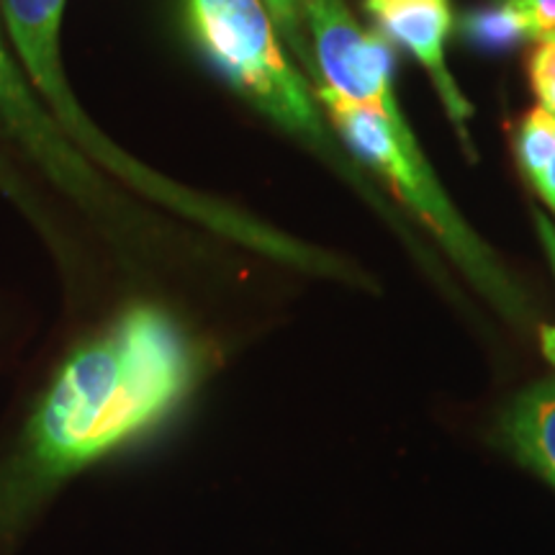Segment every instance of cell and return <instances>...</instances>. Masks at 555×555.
I'll list each match as a JSON object with an SVG mask.
<instances>
[{
    "label": "cell",
    "mask_w": 555,
    "mask_h": 555,
    "mask_svg": "<svg viewBox=\"0 0 555 555\" xmlns=\"http://www.w3.org/2000/svg\"><path fill=\"white\" fill-rule=\"evenodd\" d=\"M530 80L543 108L555 114V39L540 41L530 57Z\"/></svg>",
    "instance_id": "cell-10"
},
{
    "label": "cell",
    "mask_w": 555,
    "mask_h": 555,
    "mask_svg": "<svg viewBox=\"0 0 555 555\" xmlns=\"http://www.w3.org/2000/svg\"><path fill=\"white\" fill-rule=\"evenodd\" d=\"M189 26L214 65L291 131L324 137L309 86L275 39L262 0H185Z\"/></svg>",
    "instance_id": "cell-2"
},
{
    "label": "cell",
    "mask_w": 555,
    "mask_h": 555,
    "mask_svg": "<svg viewBox=\"0 0 555 555\" xmlns=\"http://www.w3.org/2000/svg\"><path fill=\"white\" fill-rule=\"evenodd\" d=\"M535 189L540 196L545 198V204L555 211V155L551 163H547V168L540 172V178L535 180Z\"/></svg>",
    "instance_id": "cell-13"
},
{
    "label": "cell",
    "mask_w": 555,
    "mask_h": 555,
    "mask_svg": "<svg viewBox=\"0 0 555 555\" xmlns=\"http://www.w3.org/2000/svg\"><path fill=\"white\" fill-rule=\"evenodd\" d=\"M191 356L157 309L139 307L106 339L82 347L60 373L31 427L34 455L67 470L114 448L183 393Z\"/></svg>",
    "instance_id": "cell-1"
},
{
    "label": "cell",
    "mask_w": 555,
    "mask_h": 555,
    "mask_svg": "<svg viewBox=\"0 0 555 555\" xmlns=\"http://www.w3.org/2000/svg\"><path fill=\"white\" fill-rule=\"evenodd\" d=\"M517 455L555 486V380L522 393L506 416Z\"/></svg>",
    "instance_id": "cell-7"
},
{
    "label": "cell",
    "mask_w": 555,
    "mask_h": 555,
    "mask_svg": "<svg viewBox=\"0 0 555 555\" xmlns=\"http://www.w3.org/2000/svg\"><path fill=\"white\" fill-rule=\"evenodd\" d=\"M3 170H5V168H3V159H0V178H3Z\"/></svg>",
    "instance_id": "cell-15"
},
{
    "label": "cell",
    "mask_w": 555,
    "mask_h": 555,
    "mask_svg": "<svg viewBox=\"0 0 555 555\" xmlns=\"http://www.w3.org/2000/svg\"><path fill=\"white\" fill-rule=\"evenodd\" d=\"M527 39H555V0H512Z\"/></svg>",
    "instance_id": "cell-12"
},
{
    "label": "cell",
    "mask_w": 555,
    "mask_h": 555,
    "mask_svg": "<svg viewBox=\"0 0 555 555\" xmlns=\"http://www.w3.org/2000/svg\"><path fill=\"white\" fill-rule=\"evenodd\" d=\"M517 155L525 172L535 183L555 155V114L543 106L527 114L517 134Z\"/></svg>",
    "instance_id": "cell-8"
},
{
    "label": "cell",
    "mask_w": 555,
    "mask_h": 555,
    "mask_svg": "<svg viewBox=\"0 0 555 555\" xmlns=\"http://www.w3.org/2000/svg\"><path fill=\"white\" fill-rule=\"evenodd\" d=\"M319 101L330 111L335 127L343 131L347 142L363 155L373 168L384 172L391 180L393 189L409 206L435 229L437 237L446 242L453 258L466 268V273L489 294L494 301L502 304L506 311L517 314L519 301L515 288L506 283L502 270L494 266L489 253L478 245V240L468 232L466 224L457 219L453 206L442 196L440 185L429 172L420 147H409L380 116L373 111L356 106L352 101L343 99L327 86H319Z\"/></svg>",
    "instance_id": "cell-3"
},
{
    "label": "cell",
    "mask_w": 555,
    "mask_h": 555,
    "mask_svg": "<svg viewBox=\"0 0 555 555\" xmlns=\"http://www.w3.org/2000/svg\"><path fill=\"white\" fill-rule=\"evenodd\" d=\"M309 18L314 41V67L322 86L335 90L356 106L373 111L401 137L416 147L401 111L393 101L391 69L393 50L380 34H367L347 13L343 0H298Z\"/></svg>",
    "instance_id": "cell-4"
},
{
    "label": "cell",
    "mask_w": 555,
    "mask_h": 555,
    "mask_svg": "<svg viewBox=\"0 0 555 555\" xmlns=\"http://www.w3.org/2000/svg\"><path fill=\"white\" fill-rule=\"evenodd\" d=\"M266 3H268L270 18H273L283 29V34H286L288 44L294 47L298 60H301L311 73H317L314 60L309 57V47L304 44V37H301V24H298V18H301L298 16V0H266Z\"/></svg>",
    "instance_id": "cell-11"
},
{
    "label": "cell",
    "mask_w": 555,
    "mask_h": 555,
    "mask_svg": "<svg viewBox=\"0 0 555 555\" xmlns=\"http://www.w3.org/2000/svg\"><path fill=\"white\" fill-rule=\"evenodd\" d=\"M365 9L380 21V26L393 39L409 47L420 57L422 65L429 69L437 93L446 101L448 114L453 116L463 139H466L463 121L474 114V108L461 95L453 75L448 73L446 52H442L450 24H453L448 0H365Z\"/></svg>",
    "instance_id": "cell-5"
},
{
    "label": "cell",
    "mask_w": 555,
    "mask_h": 555,
    "mask_svg": "<svg viewBox=\"0 0 555 555\" xmlns=\"http://www.w3.org/2000/svg\"><path fill=\"white\" fill-rule=\"evenodd\" d=\"M0 116L18 131L21 139L29 144V150L41 163L50 168L65 183H90V176L82 168V159L62 142L60 131L50 127V119L41 114L37 103H31L29 90L21 82L16 67L11 65L3 39H0Z\"/></svg>",
    "instance_id": "cell-6"
},
{
    "label": "cell",
    "mask_w": 555,
    "mask_h": 555,
    "mask_svg": "<svg viewBox=\"0 0 555 555\" xmlns=\"http://www.w3.org/2000/svg\"><path fill=\"white\" fill-rule=\"evenodd\" d=\"M540 343H543L545 356L551 358V363L555 365V327H545L540 332Z\"/></svg>",
    "instance_id": "cell-14"
},
{
    "label": "cell",
    "mask_w": 555,
    "mask_h": 555,
    "mask_svg": "<svg viewBox=\"0 0 555 555\" xmlns=\"http://www.w3.org/2000/svg\"><path fill=\"white\" fill-rule=\"evenodd\" d=\"M466 34L470 41L489 47V50H502V47L517 44L519 39H527L522 18L512 0L502 9L470 13L466 18Z\"/></svg>",
    "instance_id": "cell-9"
}]
</instances>
